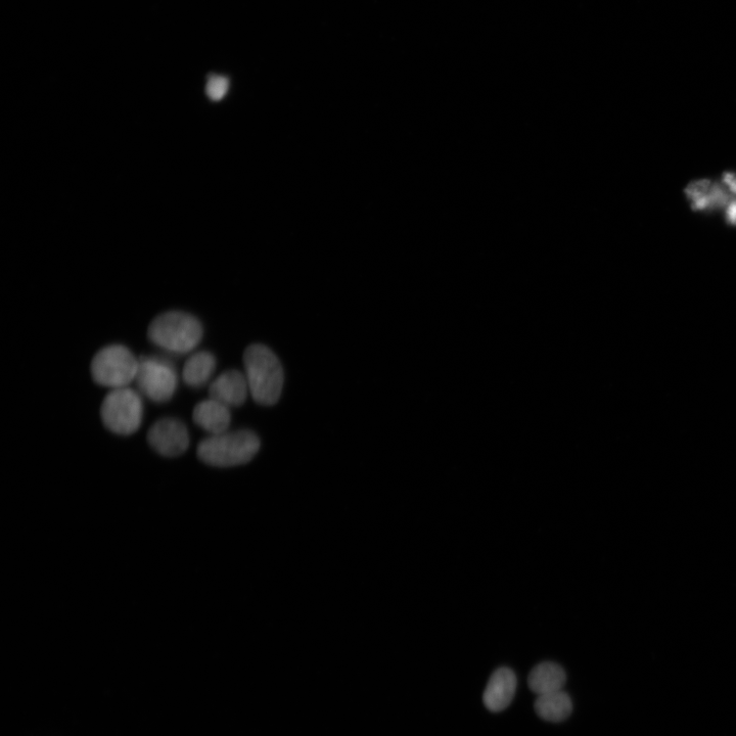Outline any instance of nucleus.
<instances>
[{
    "instance_id": "1",
    "label": "nucleus",
    "mask_w": 736,
    "mask_h": 736,
    "mask_svg": "<svg viewBox=\"0 0 736 736\" xmlns=\"http://www.w3.org/2000/svg\"><path fill=\"white\" fill-rule=\"evenodd\" d=\"M244 365L253 399L265 406L278 402L284 387V370L279 358L268 347L255 344L245 351Z\"/></svg>"
},
{
    "instance_id": "2",
    "label": "nucleus",
    "mask_w": 736,
    "mask_h": 736,
    "mask_svg": "<svg viewBox=\"0 0 736 736\" xmlns=\"http://www.w3.org/2000/svg\"><path fill=\"white\" fill-rule=\"evenodd\" d=\"M260 449V439L249 430L224 432L201 441L198 456L206 465L233 468L248 464Z\"/></svg>"
},
{
    "instance_id": "3",
    "label": "nucleus",
    "mask_w": 736,
    "mask_h": 736,
    "mask_svg": "<svg viewBox=\"0 0 736 736\" xmlns=\"http://www.w3.org/2000/svg\"><path fill=\"white\" fill-rule=\"evenodd\" d=\"M203 334L201 321L181 311L160 314L148 330V338L154 345L177 354L193 351L202 341Z\"/></svg>"
},
{
    "instance_id": "4",
    "label": "nucleus",
    "mask_w": 736,
    "mask_h": 736,
    "mask_svg": "<svg viewBox=\"0 0 736 736\" xmlns=\"http://www.w3.org/2000/svg\"><path fill=\"white\" fill-rule=\"evenodd\" d=\"M138 366L140 360L127 347L110 345L92 359L90 373L98 385L120 389L135 381Z\"/></svg>"
},
{
    "instance_id": "5",
    "label": "nucleus",
    "mask_w": 736,
    "mask_h": 736,
    "mask_svg": "<svg viewBox=\"0 0 736 736\" xmlns=\"http://www.w3.org/2000/svg\"><path fill=\"white\" fill-rule=\"evenodd\" d=\"M101 418L105 427L114 434L129 436L141 428L144 404L140 395L125 387L114 389L104 399Z\"/></svg>"
},
{
    "instance_id": "6",
    "label": "nucleus",
    "mask_w": 736,
    "mask_h": 736,
    "mask_svg": "<svg viewBox=\"0 0 736 736\" xmlns=\"http://www.w3.org/2000/svg\"><path fill=\"white\" fill-rule=\"evenodd\" d=\"M134 382L150 400L164 403L176 391L177 375L168 361L158 357H142Z\"/></svg>"
},
{
    "instance_id": "7",
    "label": "nucleus",
    "mask_w": 736,
    "mask_h": 736,
    "mask_svg": "<svg viewBox=\"0 0 736 736\" xmlns=\"http://www.w3.org/2000/svg\"><path fill=\"white\" fill-rule=\"evenodd\" d=\"M147 438L150 446L165 457L179 456L190 446L187 427L175 419H162L156 422L149 430Z\"/></svg>"
},
{
    "instance_id": "8",
    "label": "nucleus",
    "mask_w": 736,
    "mask_h": 736,
    "mask_svg": "<svg viewBox=\"0 0 736 736\" xmlns=\"http://www.w3.org/2000/svg\"><path fill=\"white\" fill-rule=\"evenodd\" d=\"M517 689V678L509 668H499L489 679L483 702L491 712H501L508 708L514 700Z\"/></svg>"
},
{
    "instance_id": "9",
    "label": "nucleus",
    "mask_w": 736,
    "mask_h": 736,
    "mask_svg": "<svg viewBox=\"0 0 736 736\" xmlns=\"http://www.w3.org/2000/svg\"><path fill=\"white\" fill-rule=\"evenodd\" d=\"M249 393L245 374L236 370L223 373L209 387L210 398L229 408L243 405Z\"/></svg>"
},
{
    "instance_id": "10",
    "label": "nucleus",
    "mask_w": 736,
    "mask_h": 736,
    "mask_svg": "<svg viewBox=\"0 0 736 736\" xmlns=\"http://www.w3.org/2000/svg\"><path fill=\"white\" fill-rule=\"evenodd\" d=\"M685 193L692 200L694 210L727 208L736 198L724 184L708 179L690 183Z\"/></svg>"
},
{
    "instance_id": "11",
    "label": "nucleus",
    "mask_w": 736,
    "mask_h": 736,
    "mask_svg": "<svg viewBox=\"0 0 736 736\" xmlns=\"http://www.w3.org/2000/svg\"><path fill=\"white\" fill-rule=\"evenodd\" d=\"M195 424L211 435L224 433L232 422L229 407L212 398L200 402L194 409Z\"/></svg>"
},
{
    "instance_id": "12",
    "label": "nucleus",
    "mask_w": 736,
    "mask_h": 736,
    "mask_svg": "<svg viewBox=\"0 0 736 736\" xmlns=\"http://www.w3.org/2000/svg\"><path fill=\"white\" fill-rule=\"evenodd\" d=\"M566 679L565 670L561 666L544 662L531 671L528 684L532 692L539 697L560 692L566 684Z\"/></svg>"
},
{
    "instance_id": "13",
    "label": "nucleus",
    "mask_w": 736,
    "mask_h": 736,
    "mask_svg": "<svg viewBox=\"0 0 736 736\" xmlns=\"http://www.w3.org/2000/svg\"><path fill=\"white\" fill-rule=\"evenodd\" d=\"M216 358L207 351L194 354L184 364L182 378L184 383L193 388L203 387L215 372Z\"/></svg>"
},
{
    "instance_id": "14",
    "label": "nucleus",
    "mask_w": 736,
    "mask_h": 736,
    "mask_svg": "<svg viewBox=\"0 0 736 736\" xmlns=\"http://www.w3.org/2000/svg\"><path fill=\"white\" fill-rule=\"evenodd\" d=\"M573 704L563 690L560 692L539 696L535 702L537 715L549 722H562L570 717Z\"/></svg>"
},
{
    "instance_id": "15",
    "label": "nucleus",
    "mask_w": 736,
    "mask_h": 736,
    "mask_svg": "<svg viewBox=\"0 0 736 736\" xmlns=\"http://www.w3.org/2000/svg\"><path fill=\"white\" fill-rule=\"evenodd\" d=\"M229 89V80L227 77L217 74H211L206 85L207 96L214 102L221 101L227 94Z\"/></svg>"
},
{
    "instance_id": "16",
    "label": "nucleus",
    "mask_w": 736,
    "mask_h": 736,
    "mask_svg": "<svg viewBox=\"0 0 736 736\" xmlns=\"http://www.w3.org/2000/svg\"><path fill=\"white\" fill-rule=\"evenodd\" d=\"M723 182L729 188L730 192L736 196V175L732 173H725L723 176Z\"/></svg>"
},
{
    "instance_id": "17",
    "label": "nucleus",
    "mask_w": 736,
    "mask_h": 736,
    "mask_svg": "<svg viewBox=\"0 0 736 736\" xmlns=\"http://www.w3.org/2000/svg\"><path fill=\"white\" fill-rule=\"evenodd\" d=\"M727 209V220L730 224L736 225V198L730 202Z\"/></svg>"
}]
</instances>
